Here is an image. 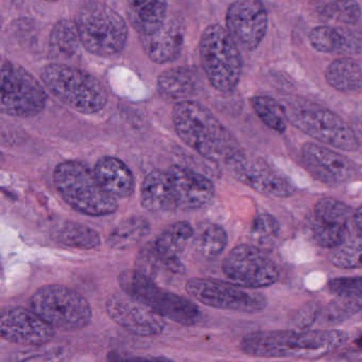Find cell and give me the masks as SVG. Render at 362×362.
Instances as JSON below:
<instances>
[{
    "label": "cell",
    "mask_w": 362,
    "mask_h": 362,
    "mask_svg": "<svg viewBox=\"0 0 362 362\" xmlns=\"http://www.w3.org/2000/svg\"><path fill=\"white\" fill-rule=\"evenodd\" d=\"M349 340L342 330H256L241 340V351L257 358L317 359L340 349Z\"/></svg>",
    "instance_id": "obj_1"
},
{
    "label": "cell",
    "mask_w": 362,
    "mask_h": 362,
    "mask_svg": "<svg viewBox=\"0 0 362 362\" xmlns=\"http://www.w3.org/2000/svg\"><path fill=\"white\" fill-rule=\"evenodd\" d=\"M173 122L182 141L209 162L226 163L241 150L234 135L197 101L177 103L173 110Z\"/></svg>",
    "instance_id": "obj_2"
},
{
    "label": "cell",
    "mask_w": 362,
    "mask_h": 362,
    "mask_svg": "<svg viewBox=\"0 0 362 362\" xmlns=\"http://www.w3.org/2000/svg\"><path fill=\"white\" fill-rule=\"evenodd\" d=\"M54 183L61 198L78 213L103 217L115 213L117 199L103 188L94 170L78 160L57 165Z\"/></svg>",
    "instance_id": "obj_3"
},
{
    "label": "cell",
    "mask_w": 362,
    "mask_h": 362,
    "mask_svg": "<svg viewBox=\"0 0 362 362\" xmlns=\"http://www.w3.org/2000/svg\"><path fill=\"white\" fill-rule=\"evenodd\" d=\"M281 103L288 122L315 141L342 151L359 148L353 129L327 107L298 96L281 99Z\"/></svg>",
    "instance_id": "obj_4"
},
{
    "label": "cell",
    "mask_w": 362,
    "mask_h": 362,
    "mask_svg": "<svg viewBox=\"0 0 362 362\" xmlns=\"http://www.w3.org/2000/svg\"><path fill=\"white\" fill-rule=\"evenodd\" d=\"M41 78L57 99L79 113H98L109 101L107 90L96 77L66 63L46 65Z\"/></svg>",
    "instance_id": "obj_5"
},
{
    "label": "cell",
    "mask_w": 362,
    "mask_h": 362,
    "mask_svg": "<svg viewBox=\"0 0 362 362\" xmlns=\"http://www.w3.org/2000/svg\"><path fill=\"white\" fill-rule=\"evenodd\" d=\"M201 64L209 83L218 92H234L243 75V57L228 29L211 25L203 31L199 45Z\"/></svg>",
    "instance_id": "obj_6"
},
{
    "label": "cell",
    "mask_w": 362,
    "mask_h": 362,
    "mask_svg": "<svg viewBox=\"0 0 362 362\" xmlns=\"http://www.w3.org/2000/svg\"><path fill=\"white\" fill-rule=\"evenodd\" d=\"M82 46L90 54L110 58L122 52L128 40V25L119 13L105 4L84 6L77 20Z\"/></svg>",
    "instance_id": "obj_7"
},
{
    "label": "cell",
    "mask_w": 362,
    "mask_h": 362,
    "mask_svg": "<svg viewBox=\"0 0 362 362\" xmlns=\"http://www.w3.org/2000/svg\"><path fill=\"white\" fill-rule=\"evenodd\" d=\"M30 307L52 327L65 332L82 329L92 320V308L88 300L64 285L40 288L30 298Z\"/></svg>",
    "instance_id": "obj_8"
},
{
    "label": "cell",
    "mask_w": 362,
    "mask_h": 362,
    "mask_svg": "<svg viewBox=\"0 0 362 362\" xmlns=\"http://www.w3.org/2000/svg\"><path fill=\"white\" fill-rule=\"evenodd\" d=\"M119 283L126 293L145 303L165 319L185 326L196 325L202 319L200 308L192 300L163 289L136 270L124 273Z\"/></svg>",
    "instance_id": "obj_9"
},
{
    "label": "cell",
    "mask_w": 362,
    "mask_h": 362,
    "mask_svg": "<svg viewBox=\"0 0 362 362\" xmlns=\"http://www.w3.org/2000/svg\"><path fill=\"white\" fill-rule=\"evenodd\" d=\"M48 96L39 80L24 67L3 61L0 111L11 117L37 116L45 109Z\"/></svg>",
    "instance_id": "obj_10"
},
{
    "label": "cell",
    "mask_w": 362,
    "mask_h": 362,
    "mask_svg": "<svg viewBox=\"0 0 362 362\" xmlns=\"http://www.w3.org/2000/svg\"><path fill=\"white\" fill-rule=\"evenodd\" d=\"M222 271L233 284L247 289L270 287L279 277L276 264L252 245H239L230 250L222 262Z\"/></svg>",
    "instance_id": "obj_11"
},
{
    "label": "cell",
    "mask_w": 362,
    "mask_h": 362,
    "mask_svg": "<svg viewBox=\"0 0 362 362\" xmlns=\"http://www.w3.org/2000/svg\"><path fill=\"white\" fill-rule=\"evenodd\" d=\"M185 290L198 302L211 308L238 313H256L266 308L268 300L255 291H247L236 284L211 279H192Z\"/></svg>",
    "instance_id": "obj_12"
},
{
    "label": "cell",
    "mask_w": 362,
    "mask_h": 362,
    "mask_svg": "<svg viewBox=\"0 0 362 362\" xmlns=\"http://www.w3.org/2000/svg\"><path fill=\"white\" fill-rule=\"evenodd\" d=\"M224 165L233 177L258 194L288 198L296 192V187L285 175L262 158H251L245 150H239Z\"/></svg>",
    "instance_id": "obj_13"
},
{
    "label": "cell",
    "mask_w": 362,
    "mask_h": 362,
    "mask_svg": "<svg viewBox=\"0 0 362 362\" xmlns=\"http://www.w3.org/2000/svg\"><path fill=\"white\" fill-rule=\"evenodd\" d=\"M105 309L112 321L135 336H158L166 327L164 317L126 292L110 296Z\"/></svg>",
    "instance_id": "obj_14"
},
{
    "label": "cell",
    "mask_w": 362,
    "mask_h": 362,
    "mask_svg": "<svg viewBox=\"0 0 362 362\" xmlns=\"http://www.w3.org/2000/svg\"><path fill=\"white\" fill-rule=\"evenodd\" d=\"M226 29L245 50L256 49L268 30V12L262 0H236L226 12Z\"/></svg>",
    "instance_id": "obj_15"
},
{
    "label": "cell",
    "mask_w": 362,
    "mask_h": 362,
    "mask_svg": "<svg viewBox=\"0 0 362 362\" xmlns=\"http://www.w3.org/2000/svg\"><path fill=\"white\" fill-rule=\"evenodd\" d=\"M354 211L349 204L334 198L317 201L310 222V235L319 247L334 249L346 236Z\"/></svg>",
    "instance_id": "obj_16"
},
{
    "label": "cell",
    "mask_w": 362,
    "mask_h": 362,
    "mask_svg": "<svg viewBox=\"0 0 362 362\" xmlns=\"http://www.w3.org/2000/svg\"><path fill=\"white\" fill-rule=\"evenodd\" d=\"M302 162L307 171L322 183L340 185L360 177V168L355 162L340 152L317 144L303 146Z\"/></svg>",
    "instance_id": "obj_17"
},
{
    "label": "cell",
    "mask_w": 362,
    "mask_h": 362,
    "mask_svg": "<svg viewBox=\"0 0 362 362\" xmlns=\"http://www.w3.org/2000/svg\"><path fill=\"white\" fill-rule=\"evenodd\" d=\"M56 328L44 321L31 309L5 307L1 309L0 334L14 344L41 346L54 339Z\"/></svg>",
    "instance_id": "obj_18"
},
{
    "label": "cell",
    "mask_w": 362,
    "mask_h": 362,
    "mask_svg": "<svg viewBox=\"0 0 362 362\" xmlns=\"http://www.w3.org/2000/svg\"><path fill=\"white\" fill-rule=\"evenodd\" d=\"M177 197L179 209H200L206 207L215 198L213 182L189 167L173 165L168 169Z\"/></svg>",
    "instance_id": "obj_19"
},
{
    "label": "cell",
    "mask_w": 362,
    "mask_h": 362,
    "mask_svg": "<svg viewBox=\"0 0 362 362\" xmlns=\"http://www.w3.org/2000/svg\"><path fill=\"white\" fill-rule=\"evenodd\" d=\"M332 296L324 317L328 324H338L362 310V276L338 277L327 285Z\"/></svg>",
    "instance_id": "obj_20"
},
{
    "label": "cell",
    "mask_w": 362,
    "mask_h": 362,
    "mask_svg": "<svg viewBox=\"0 0 362 362\" xmlns=\"http://www.w3.org/2000/svg\"><path fill=\"white\" fill-rule=\"evenodd\" d=\"M139 41L152 62L156 64L173 62L183 48V25L177 18H168L160 30L150 35H141Z\"/></svg>",
    "instance_id": "obj_21"
},
{
    "label": "cell",
    "mask_w": 362,
    "mask_h": 362,
    "mask_svg": "<svg viewBox=\"0 0 362 362\" xmlns=\"http://www.w3.org/2000/svg\"><path fill=\"white\" fill-rule=\"evenodd\" d=\"M141 202L150 213H173L179 209L168 170L158 169L145 177L141 187Z\"/></svg>",
    "instance_id": "obj_22"
},
{
    "label": "cell",
    "mask_w": 362,
    "mask_h": 362,
    "mask_svg": "<svg viewBox=\"0 0 362 362\" xmlns=\"http://www.w3.org/2000/svg\"><path fill=\"white\" fill-rule=\"evenodd\" d=\"M94 171L103 188L117 200L129 198L134 192V175L119 158L103 156L97 160Z\"/></svg>",
    "instance_id": "obj_23"
},
{
    "label": "cell",
    "mask_w": 362,
    "mask_h": 362,
    "mask_svg": "<svg viewBox=\"0 0 362 362\" xmlns=\"http://www.w3.org/2000/svg\"><path fill=\"white\" fill-rule=\"evenodd\" d=\"M127 16L139 37L152 35L168 20V0H127Z\"/></svg>",
    "instance_id": "obj_24"
},
{
    "label": "cell",
    "mask_w": 362,
    "mask_h": 362,
    "mask_svg": "<svg viewBox=\"0 0 362 362\" xmlns=\"http://www.w3.org/2000/svg\"><path fill=\"white\" fill-rule=\"evenodd\" d=\"M198 79L189 67L181 66L163 71L158 78V90L167 100L184 101L196 93Z\"/></svg>",
    "instance_id": "obj_25"
},
{
    "label": "cell",
    "mask_w": 362,
    "mask_h": 362,
    "mask_svg": "<svg viewBox=\"0 0 362 362\" xmlns=\"http://www.w3.org/2000/svg\"><path fill=\"white\" fill-rule=\"evenodd\" d=\"M194 230L187 221H179L169 226L153 243L158 253L167 262L183 264L181 256L188 243L192 240Z\"/></svg>",
    "instance_id": "obj_26"
},
{
    "label": "cell",
    "mask_w": 362,
    "mask_h": 362,
    "mask_svg": "<svg viewBox=\"0 0 362 362\" xmlns=\"http://www.w3.org/2000/svg\"><path fill=\"white\" fill-rule=\"evenodd\" d=\"M326 82L338 92L346 95L362 93V69L349 58L332 61L325 71Z\"/></svg>",
    "instance_id": "obj_27"
},
{
    "label": "cell",
    "mask_w": 362,
    "mask_h": 362,
    "mask_svg": "<svg viewBox=\"0 0 362 362\" xmlns=\"http://www.w3.org/2000/svg\"><path fill=\"white\" fill-rule=\"evenodd\" d=\"M81 39L76 22L61 20L50 33V56L58 61H69L79 54Z\"/></svg>",
    "instance_id": "obj_28"
},
{
    "label": "cell",
    "mask_w": 362,
    "mask_h": 362,
    "mask_svg": "<svg viewBox=\"0 0 362 362\" xmlns=\"http://www.w3.org/2000/svg\"><path fill=\"white\" fill-rule=\"evenodd\" d=\"M52 237L60 245L73 249L92 250L101 243L100 236L96 230L74 221L61 222L54 228Z\"/></svg>",
    "instance_id": "obj_29"
},
{
    "label": "cell",
    "mask_w": 362,
    "mask_h": 362,
    "mask_svg": "<svg viewBox=\"0 0 362 362\" xmlns=\"http://www.w3.org/2000/svg\"><path fill=\"white\" fill-rule=\"evenodd\" d=\"M135 270L156 283L160 281V276L181 275L184 273V266L167 262L158 253L153 243H150L139 252Z\"/></svg>",
    "instance_id": "obj_30"
},
{
    "label": "cell",
    "mask_w": 362,
    "mask_h": 362,
    "mask_svg": "<svg viewBox=\"0 0 362 362\" xmlns=\"http://www.w3.org/2000/svg\"><path fill=\"white\" fill-rule=\"evenodd\" d=\"M150 233V223L145 218L132 216L122 220L109 235L107 243L115 250L134 247Z\"/></svg>",
    "instance_id": "obj_31"
},
{
    "label": "cell",
    "mask_w": 362,
    "mask_h": 362,
    "mask_svg": "<svg viewBox=\"0 0 362 362\" xmlns=\"http://www.w3.org/2000/svg\"><path fill=\"white\" fill-rule=\"evenodd\" d=\"M330 262L341 269H362V230L349 226L344 240L332 249Z\"/></svg>",
    "instance_id": "obj_32"
},
{
    "label": "cell",
    "mask_w": 362,
    "mask_h": 362,
    "mask_svg": "<svg viewBox=\"0 0 362 362\" xmlns=\"http://www.w3.org/2000/svg\"><path fill=\"white\" fill-rule=\"evenodd\" d=\"M194 245L203 258L214 260L221 255L228 245V234L215 223H201L194 230Z\"/></svg>",
    "instance_id": "obj_33"
},
{
    "label": "cell",
    "mask_w": 362,
    "mask_h": 362,
    "mask_svg": "<svg viewBox=\"0 0 362 362\" xmlns=\"http://www.w3.org/2000/svg\"><path fill=\"white\" fill-rule=\"evenodd\" d=\"M309 42L313 49L323 54H342L353 52L351 42L344 33L332 27H315L309 33Z\"/></svg>",
    "instance_id": "obj_34"
},
{
    "label": "cell",
    "mask_w": 362,
    "mask_h": 362,
    "mask_svg": "<svg viewBox=\"0 0 362 362\" xmlns=\"http://www.w3.org/2000/svg\"><path fill=\"white\" fill-rule=\"evenodd\" d=\"M250 101L256 115L268 128L275 132H285L288 119L281 103L269 96H254Z\"/></svg>",
    "instance_id": "obj_35"
},
{
    "label": "cell",
    "mask_w": 362,
    "mask_h": 362,
    "mask_svg": "<svg viewBox=\"0 0 362 362\" xmlns=\"http://www.w3.org/2000/svg\"><path fill=\"white\" fill-rule=\"evenodd\" d=\"M323 12L330 20L345 25H355L361 16V8L356 0H334Z\"/></svg>",
    "instance_id": "obj_36"
},
{
    "label": "cell",
    "mask_w": 362,
    "mask_h": 362,
    "mask_svg": "<svg viewBox=\"0 0 362 362\" xmlns=\"http://www.w3.org/2000/svg\"><path fill=\"white\" fill-rule=\"evenodd\" d=\"M279 223L270 214H259L251 226V237L259 245H271L279 234Z\"/></svg>",
    "instance_id": "obj_37"
},
{
    "label": "cell",
    "mask_w": 362,
    "mask_h": 362,
    "mask_svg": "<svg viewBox=\"0 0 362 362\" xmlns=\"http://www.w3.org/2000/svg\"><path fill=\"white\" fill-rule=\"evenodd\" d=\"M351 226L353 228L362 230V206H360L357 211L354 213L353 219H351Z\"/></svg>",
    "instance_id": "obj_38"
},
{
    "label": "cell",
    "mask_w": 362,
    "mask_h": 362,
    "mask_svg": "<svg viewBox=\"0 0 362 362\" xmlns=\"http://www.w3.org/2000/svg\"><path fill=\"white\" fill-rule=\"evenodd\" d=\"M358 344H359V346H362V339L360 338L359 340L357 341Z\"/></svg>",
    "instance_id": "obj_39"
},
{
    "label": "cell",
    "mask_w": 362,
    "mask_h": 362,
    "mask_svg": "<svg viewBox=\"0 0 362 362\" xmlns=\"http://www.w3.org/2000/svg\"><path fill=\"white\" fill-rule=\"evenodd\" d=\"M46 1H52V3H54V1H58V0H46Z\"/></svg>",
    "instance_id": "obj_40"
}]
</instances>
